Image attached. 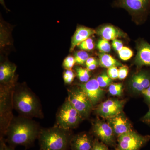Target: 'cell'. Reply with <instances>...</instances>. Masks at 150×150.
<instances>
[{
  "mask_svg": "<svg viewBox=\"0 0 150 150\" xmlns=\"http://www.w3.org/2000/svg\"><path fill=\"white\" fill-rule=\"evenodd\" d=\"M6 131L8 142L15 146L30 144L39 137L40 132L35 122L25 117L12 120Z\"/></svg>",
  "mask_w": 150,
  "mask_h": 150,
  "instance_id": "obj_1",
  "label": "cell"
},
{
  "mask_svg": "<svg viewBox=\"0 0 150 150\" xmlns=\"http://www.w3.org/2000/svg\"><path fill=\"white\" fill-rule=\"evenodd\" d=\"M12 103L16 110L27 118L42 117L40 103L35 94L26 88L15 91L13 93Z\"/></svg>",
  "mask_w": 150,
  "mask_h": 150,
  "instance_id": "obj_2",
  "label": "cell"
},
{
  "mask_svg": "<svg viewBox=\"0 0 150 150\" xmlns=\"http://www.w3.org/2000/svg\"><path fill=\"white\" fill-rule=\"evenodd\" d=\"M69 131L55 126L40 131L39 142L41 150H66L70 145Z\"/></svg>",
  "mask_w": 150,
  "mask_h": 150,
  "instance_id": "obj_3",
  "label": "cell"
},
{
  "mask_svg": "<svg viewBox=\"0 0 150 150\" xmlns=\"http://www.w3.org/2000/svg\"><path fill=\"white\" fill-rule=\"evenodd\" d=\"M112 7L124 9L137 22H144L150 14V0H115Z\"/></svg>",
  "mask_w": 150,
  "mask_h": 150,
  "instance_id": "obj_4",
  "label": "cell"
},
{
  "mask_svg": "<svg viewBox=\"0 0 150 150\" xmlns=\"http://www.w3.org/2000/svg\"><path fill=\"white\" fill-rule=\"evenodd\" d=\"M83 119L67 99L57 113L56 126L69 131L76 127Z\"/></svg>",
  "mask_w": 150,
  "mask_h": 150,
  "instance_id": "obj_5",
  "label": "cell"
},
{
  "mask_svg": "<svg viewBox=\"0 0 150 150\" xmlns=\"http://www.w3.org/2000/svg\"><path fill=\"white\" fill-rule=\"evenodd\" d=\"M68 94L67 100L83 118H88L93 105L83 91L80 87L73 88L68 89Z\"/></svg>",
  "mask_w": 150,
  "mask_h": 150,
  "instance_id": "obj_6",
  "label": "cell"
},
{
  "mask_svg": "<svg viewBox=\"0 0 150 150\" xmlns=\"http://www.w3.org/2000/svg\"><path fill=\"white\" fill-rule=\"evenodd\" d=\"M115 150H139L150 139V136H142L133 130L118 137Z\"/></svg>",
  "mask_w": 150,
  "mask_h": 150,
  "instance_id": "obj_7",
  "label": "cell"
},
{
  "mask_svg": "<svg viewBox=\"0 0 150 150\" xmlns=\"http://www.w3.org/2000/svg\"><path fill=\"white\" fill-rule=\"evenodd\" d=\"M93 132L97 139L105 144L110 146H114L116 145L115 134L108 123L96 121L94 123Z\"/></svg>",
  "mask_w": 150,
  "mask_h": 150,
  "instance_id": "obj_8",
  "label": "cell"
},
{
  "mask_svg": "<svg viewBox=\"0 0 150 150\" xmlns=\"http://www.w3.org/2000/svg\"><path fill=\"white\" fill-rule=\"evenodd\" d=\"M125 101L117 99H109L102 103L96 109L97 114L105 118L114 117L122 112Z\"/></svg>",
  "mask_w": 150,
  "mask_h": 150,
  "instance_id": "obj_9",
  "label": "cell"
},
{
  "mask_svg": "<svg viewBox=\"0 0 150 150\" xmlns=\"http://www.w3.org/2000/svg\"><path fill=\"white\" fill-rule=\"evenodd\" d=\"M79 86L86 95L93 106L97 104L104 96L105 92L100 86L96 79H92Z\"/></svg>",
  "mask_w": 150,
  "mask_h": 150,
  "instance_id": "obj_10",
  "label": "cell"
},
{
  "mask_svg": "<svg viewBox=\"0 0 150 150\" xmlns=\"http://www.w3.org/2000/svg\"><path fill=\"white\" fill-rule=\"evenodd\" d=\"M129 86L133 91L141 93L150 85V71L142 70L132 76Z\"/></svg>",
  "mask_w": 150,
  "mask_h": 150,
  "instance_id": "obj_11",
  "label": "cell"
},
{
  "mask_svg": "<svg viewBox=\"0 0 150 150\" xmlns=\"http://www.w3.org/2000/svg\"><path fill=\"white\" fill-rule=\"evenodd\" d=\"M108 123L111 126L117 138L122 134L132 131V126L129 120L123 113L108 118Z\"/></svg>",
  "mask_w": 150,
  "mask_h": 150,
  "instance_id": "obj_12",
  "label": "cell"
},
{
  "mask_svg": "<svg viewBox=\"0 0 150 150\" xmlns=\"http://www.w3.org/2000/svg\"><path fill=\"white\" fill-rule=\"evenodd\" d=\"M94 140L87 133H81L71 138L70 146L72 150H92Z\"/></svg>",
  "mask_w": 150,
  "mask_h": 150,
  "instance_id": "obj_13",
  "label": "cell"
},
{
  "mask_svg": "<svg viewBox=\"0 0 150 150\" xmlns=\"http://www.w3.org/2000/svg\"><path fill=\"white\" fill-rule=\"evenodd\" d=\"M137 54L135 63L137 67H150V44L142 40L137 45Z\"/></svg>",
  "mask_w": 150,
  "mask_h": 150,
  "instance_id": "obj_14",
  "label": "cell"
},
{
  "mask_svg": "<svg viewBox=\"0 0 150 150\" xmlns=\"http://www.w3.org/2000/svg\"><path fill=\"white\" fill-rule=\"evenodd\" d=\"M95 33L96 31L91 28L83 26L78 27L72 38L70 51H73L76 46Z\"/></svg>",
  "mask_w": 150,
  "mask_h": 150,
  "instance_id": "obj_15",
  "label": "cell"
},
{
  "mask_svg": "<svg viewBox=\"0 0 150 150\" xmlns=\"http://www.w3.org/2000/svg\"><path fill=\"white\" fill-rule=\"evenodd\" d=\"M103 39L105 40H114L118 38L125 36L124 33L112 25H106L100 28L98 31Z\"/></svg>",
  "mask_w": 150,
  "mask_h": 150,
  "instance_id": "obj_16",
  "label": "cell"
},
{
  "mask_svg": "<svg viewBox=\"0 0 150 150\" xmlns=\"http://www.w3.org/2000/svg\"><path fill=\"white\" fill-rule=\"evenodd\" d=\"M16 71V67L10 64H3L0 67V81L6 83L12 79Z\"/></svg>",
  "mask_w": 150,
  "mask_h": 150,
  "instance_id": "obj_17",
  "label": "cell"
},
{
  "mask_svg": "<svg viewBox=\"0 0 150 150\" xmlns=\"http://www.w3.org/2000/svg\"><path fill=\"white\" fill-rule=\"evenodd\" d=\"M99 64L102 67L109 69L110 67H122L123 64L109 54L102 53L100 54Z\"/></svg>",
  "mask_w": 150,
  "mask_h": 150,
  "instance_id": "obj_18",
  "label": "cell"
},
{
  "mask_svg": "<svg viewBox=\"0 0 150 150\" xmlns=\"http://www.w3.org/2000/svg\"><path fill=\"white\" fill-rule=\"evenodd\" d=\"M89 71L87 69H84L82 67H77L76 68L77 76L80 81L83 83L89 80L91 76Z\"/></svg>",
  "mask_w": 150,
  "mask_h": 150,
  "instance_id": "obj_19",
  "label": "cell"
},
{
  "mask_svg": "<svg viewBox=\"0 0 150 150\" xmlns=\"http://www.w3.org/2000/svg\"><path fill=\"white\" fill-rule=\"evenodd\" d=\"M96 79L98 84L101 88L109 86L112 83V79L109 77L106 73H104L99 75Z\"/></svg>",
  "mask_w": 150,
  "mask_h": 150,
  "instance_id": "obj_20",
  "label": "cell"
},
{
  "mask_svg": "<svg viewBox=\"0 0 150 150\" xmlns=\"http://www.w3.org/2000/svg\"><path fill=\"white\" fill-rule=\"evenodd\" d=\"M108 91L111 95L121 96L123 94V84L121 83H111L108 86Z\"/></svg>",
  "mask_w": 150,
  "mask_h": 150,
  "instance_id": "obj_21",
  "label": "cell"
},
{
  "mask_svg": "<svg viewBox=\"0 0 150 150\" xmlns=\"http://www.w3.org/2000/svg\"><path fill=\"white\" fill-rule=\"evenodd\" d=\"M89 58V55L86 52L84 51H78L75 53L74 58L76 64L78 65H83Z\"/></svg>",
  "mask_w": 150,
  "mask_h": 150,
  "instance_id": "obj_22",
  "label": "cell"
},
{
  "mask_svg": "<svg viewBox=\"0 0 150 150\" xmlns=\"http://www.w3.org/2000/svg\"><path fill=\"white\" fill-rule=\"evenodd\" d=\"M118 53L120 59L123 61H128L133 56V51L126 46H123Z\"/></svg>",
  "mask_w": 150,
  "mask_h": 150,
  "instance_id": "obj_23",
  "label": "cell"
},
{
  "mask_svg": "<svg viewBox=\"0 0 150 150\" xmlns=\"http://www.w3.org/2000/svg\"><path fill=\"white\" fill-rule=\"evenodd\" d=\"M97 47L100 51L103 53H109L111 50V46L108 40L103 38L98 41Z\"/></svg>",
  "mask_w": 150,
  "mask_h": 150,
  "instance_id": "obj_24",
  "label": "cell"
},
{
  "mask_svg": "<svg viewBox=\"0 0 150 150\" xmlns=\"http://www.w3.org/2000/svg\"><path fill=\"white\" fill-rule=\"evenodd\" d=\"M75 77L74 73L72 70H67L63 74L64 81L67 84H70L73 82Z\"/></svg>",
  "mask_w": 150,
  "mask_h": 150,
  "instance_id": "obj_25",
  "label": "cell"
},
{
  "mask_svg": "<svg viewBox=\"0 0 150 150\" xmlns=\"http://www.w3.org/2000/svg\"><path fill=\"white\" fill-rule=\"evenodd\" d=\"M75 64L76 63L74 57L69 56L64 60L63 66L66 70H72Z\"/></svg>",
  "mask_w": 150,
  "mask_h": 150,
  "instance_id": "obj_26",
  "label": "cell"
},
{
  "mask_svg": "<svg viewBox=\"0 0 150 150\" xmlns=\"http://www.w3.org/2000/svg\"><path fill=\"white\" fill-rule=\"evenodd\" d=\"M92 150H110L107 145L100 142L97 139L94 140L93 147Z\"/></svg>",
  "mask_w": 150,
  "mask_h": 150,
  "instance_id": "obj_27",
  "label": "cell"
},
{
  "mask_svg": "<svg viewBox=\"0 0 150 150\" xmlns=\"http://www.w3.org/2000/svg\"><path fill=\"white\" fill-rule=\"evenodd\" d=\"M107 74L112 80L118 79V69L117 67H112L108 69Z\"/></svg>",
  "mask_w": 150,
  "mask_h": 150,
  "instance_id": "obj_28",
  "label": "cell"
},
{
  "mask_svg": "<svg viewBox=\"0 0 150 150\" xmlns=\"http://www.w3.org/2000/svg\"><path fill=\"white\" fill-rule=\"evenodd\" d=\"M129 73V68L127 66H123L118 69V79L123 80L126 78Z\"/></svg>",
  "mask_w": 150,
  "mask_h": 150,
  "instance_id": "obj_29",
  "label": "cell"
},
{
  "mask_svg": "<svg viewBox=\"0 0 150 150\" xmlns=\"http://www.w3.org/2000/svg\"><path fill=\"white\" fill-rule=\"evenodd\" d=\"M112 46L114 50L118 52L121 50L124 46L121 40H118V39H115L112 40Z\"/></svg>",
  "mask_w": 150,
  "mask_h": 150,
  "instance_id": "obj_30",
  "label": "cell"
},
{
  "mask_svg": "<svg viewBox=\"0 0 150 150\" xmlns=\"http://www.w3.org/2000/svg\"><path fill=\"white\" fill-rule=\"evenodd\" d=\"M141 94L144 96L145 101L150 106V85L147 88L142 91Z\"/></svg>",
  "mask_w": 150,
  "mask_h": 150,
  "instance_id": "obj_31",
  "label": "cell"
},
{
  "mask_svg": "<svg viewBox=\"0 0 150 150\" xmlns=\"http://www.w3.org/2000/svg\"><path fill=\"white\" fill-rule=\"evenodd\" d=\"M79 48L83 51H91L94 48V44L93 43L83 45V46H78Z\"/></svg>",
  "mask_w": 150,
  "mask_h": 150,
  "instance_id": "obj_32",
  "label": "cell"
},
{
  "mask_svg": "<svg viewBox=\"0 0 150 150\" xmlns=\"http://www.w3.org/2000/svg\"><path fill=\"white\" fill-rule=\"evenodd\" d=\"M142 121L150 126V106L148 112L142 117Z\"/></svg>",
  "mask_w": 150,
  "mask_h": 150,
  "instance_id": "obj_33",
  "label": "cell"
},
{
  "mask_svg": "<svg viewBox=\"0 0 150 150\" xmlns=\"http://www.w3.org/2000/svg\"><path fill=\"white\" fill-rule=\"evenodd\" d=\"M96 62H97L95 58H93V57H89L86 62V66L87 67V66H89V65Z\"/></svg>",
  "mask_w": 150,
  "mask_h": 150,
  "instance_id": "obj_34",
  "label": "cell"
},
{
  "mask_svg": "<svg viewBox=\"0 0 150 150\" xmlns=\"http://www.w3.org/2000/svg\"><path fill=\"white\" fill-rule=\"evenodd\" d=\"M7 147V146L6 145L3 138H1V142H0V150H6Z\"/></svg>",
  "mask_w": 150,
  "mask_h": 150,
  "instance_id": "obj_35",
  "label": "cell"
},
{
  "mask_svg": "<svg viewBox=\"0 0 150 150\" xmlns=\"http://www.w3.org/2000/svg\"><path fill=\"white\" fill-rule=\"evenodd\" d=\"M98 66V62H96V63H93L92 64L89 65V66H87V69L89 70V71H92L96 69V67Z\"/></svg>",
  "mask_w": 150,
  "mask_h": 150,
  "instance_id": "obj_36",
  "label": "cell"
},
{
  "mask_svg": "<svg viewBox=\"0 0 150 150\" xmlns=\"http://www.w3.org/2000/svg\"><path fill=\"white\" fill-rule=\"evenodd\" d=\"M0 2H1V4L4 7V8H5L6 9L5 5L4 2V0H0Z\"/></svg>",
  "mask_w": 150,
  "mask_h": 150,
  "instance_id": "obj_37",
  "label": "cell"
},
{
  "mask_svg": "<svg viewBox=\"0 0 150 150\" xmlns=\"http://www.w3.org/2000/svg\"><path fill=\"white\" fill-rule=\"evenodd\" d=\"M6 150H13V149H10V148H9L8 147H7L6 149Z\"/></svg>",
  "mask_w": 150,
  "mask_h": 150,
  "instance_id": "obj_38",
  "label": "cell"
},
{
  "mask_svg": "<svg viewBox=\"0 0 150 150\" xmlns=\"http://www.w3.org/2000/svg\"></svg>",
  "mask_w": 150,
  "mask_h": 150,
  "instance_id": "obj_39",
  "label": "cell"
}]
</instances>
